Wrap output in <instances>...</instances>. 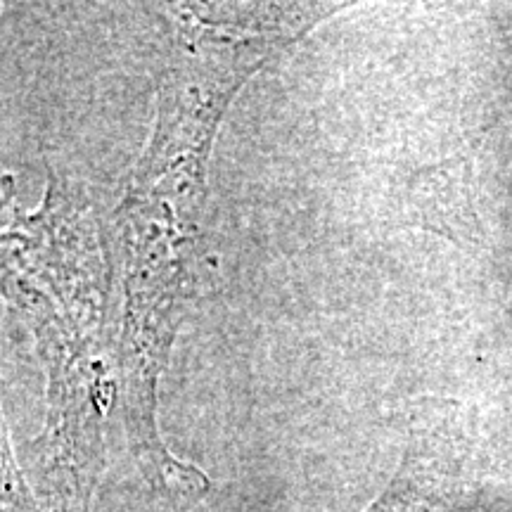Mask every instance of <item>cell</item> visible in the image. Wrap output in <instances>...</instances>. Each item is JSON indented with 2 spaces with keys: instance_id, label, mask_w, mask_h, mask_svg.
I'll use <instances>...</instances> for the list:
<instances>
[{
  "instance_id": "obj_1",
  "label": "cell",
  "mask_w": 512,
  "mask_h": 512,
  "mask_svg": "<svg viewBox=\"0 0 512 512\" xmlns=\"http://www.w3.org/2000/svg\"><path fill=\"white\" fill-rule=\"evenodd\" d=\"M110 259L93 204L48 166L36 211L0 230V299L27 325L46 373V425L29 444V484L43 512H91L119 396L110 351Z\"/></svg>"
},
{
  "instance_id": "obj_2",
  "label": "cell",
  "mask_w": 512,
  "mask_h": 512,
  "mask_svg": "<svg viewBox=\"0 0 512 512\" xmlns=\"http://www.w3.org/2000/svg\"><path fill=\"white\" fill-rule=\"evenodd\" d=\"M207 192L128 181L114 214L124 285L119 335V401L133 458L150 486L169 496L200 498L209 479L164 444L157 427V389L185 302L195 292Z\"/></svg>"
},
{
  "instance_id": "obj_3",
  "label": "cell",
  "mask_w": 512,
  "mask_h": 512,
  "mask_svg": "<svg viewBox=\"0 0 512 512\" xmlns=\"http://www.w3.org/2000/svg\"><path fill=\"white\" fill-rule=\"evenodd\" d=\"M0 512H43L27 472L12 448L8 418L0 399Z\"/></svg>"
},
{
  "instance_id": "obj_4",
  "label": "cell",
  "mask_w": 512,
  "mask_h": 512,
  "mask_svg": "<svg viewBox=\"0 0 512 512\" xmlns=\"http://www.w3.org/2000/svg\"><path fill=\"white\" fill-rule=\"evenodd\" d=\"M510 95H512V81H510Z\"/></svg>"
}]
</instances>
